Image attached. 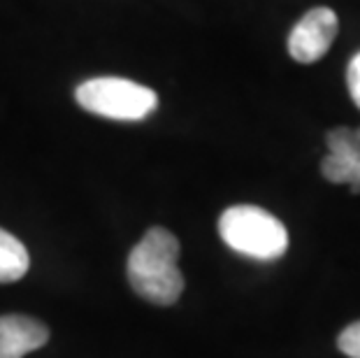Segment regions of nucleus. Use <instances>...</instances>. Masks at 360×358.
<instances>
[{
  "mask_svg": "<svg viewBox=\"0 0 360 358\" xmlns=\"http://www.w3.org/2000/svg\"><path fill=\"white\" fill-rule=\"evenodd\" d=\"M177 261L179 240L167 228H149L128 256V284L142 300L174 305L184 293V275Z\"/></svg>",
  "mask_w": 360,
  "mask_h": 358,
  "instance_id": "obj_1",
  "label": "nucleus"
},
{
  "mask_svg": "<svg viewBox=\"0 0 360 358\" xmlns=\"http://www.w3.org/2000/svg\"><path fill=\"white\" fill-rule=\"evenodd\" d=\"M219 235L233 251L254 261H277L288 249L286 226L256 205L228 207L219 219Z\"/></svg>",
  "mask_w": 360,
  "mask_h": 358,
  "instance_id": "obj_2",
  "label": "nucleus"
},
{
  "mask_svg": "<svg viewBox=\"0 0 360 358\" xmlns=\"http://www.w3.org/2000/svg\"><path fill=\"white\" fill-rule=\"evenodd\" d=\"M75 98L84 110L114 121H142L158 108L154 89L124 77H96L77 87Z\"/></svg>",
  "mask_w": 360,
  "mask_h": 358,
  "instance_id": "obj_3",
  "label": "nucleus"
},
{
  "mask_svg": "<svg viewBox=\"0 0 360 358\" xmlns=\"http://www.w3.org/2000/svg\"><path fill=\"white\" fill-rule=\"evenodd\" d=\"M340 33V19L330 7H314L297 21L288 35V54L297 63H316L333 47Z\"/></svg>",
  "mask_w": 360,
  "mask_h": 358,
  "instance_id": "obj_4",
  "label": "nucleus"
},
{
  "mask_svg": "<svg viewBox=\"0 0 360 358\" xmlns=\"http://www.w3.org/2000/svg\"><path fill=\"white\" fill-rule=\"evenodd\" d=\"M328 154L321 172L333 184H349L351 193H360V128H333L328 133Z\"/></svg>",
  "mask_w": 360,
  "mask_h": 358,
  "instance_id": "obj_5",
  "label": "nucleus"
},
{
  "mask_svg": "<svg viewBox=\"0 0 360 358\" xmlns=\"http://www.w3.org/2000/svg\"><path fill=\"white\" fill-rule=\"evenodd\" d=\"M49 342V328L24 314L0 317V358H24Z\"/></svg>",
  "mask_w": 360,
  "mask_h": 358,
  "instance_id": "obj_6",
  "label": "nucleus"
},
{
  "mask_svg": "<svg viewBox=\"0 0 360 358\" xmlns=\"http://www.w3.org/2000/svg\"><path fill=\"white\" fill-rule=\"evenodd\" d=\"M30 268V256L26 247L0 228V284H12L19 281Z\"/></svg>",
  "mask_w": 360,
  "mask_h": 358,
  "instance_id": "obj_7",
  "label": "nucleus"
},
{
  "mask_svg": "<svg viewBox=\"0 0 360 358\" xmlns=\"http://www.w3.org/2000/svg\"><path fill=\"white\" fill-rule=\"evenodd\" d=\"M337 347H340V352L349 358H360V321L347 326L340 338H337Z\"/></svg>",
  "mask_w": 360,
  "mask_h": 358,
  "instance_id": "obj_8",
  "label": "nucleus"
},
{
  "mask_svg": "<svg viewBox=\"0 0 360 358\" xmlns=\"http://www.w3.org/2000/svg\"><path fill=\"white\" fill-rule=\"evenodd\" d=\"M347 84H349L351 101H354L356 108L360 110V51L351 58V63L347 68Z\"/></svg>",
  "mask_w": 360,
  "mask_h": 358,
  "instance_id": "obj_9",
  "label": "nucleus"
}]
</instances>
